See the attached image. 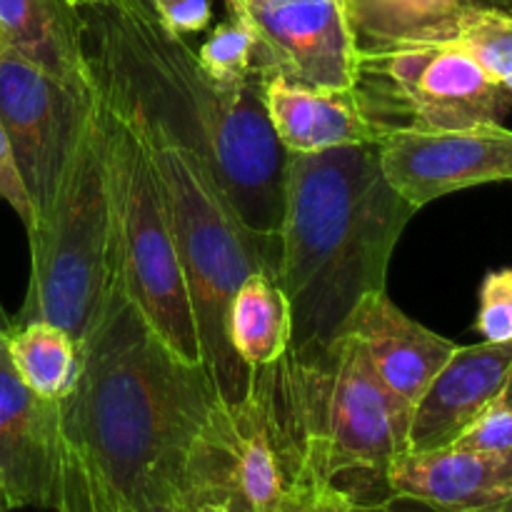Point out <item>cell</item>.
Returning <instances> with one entry per match:
<instances>
[{"mask_svg": "<svg viewBox=\"0 0 512 512\" xmlns=\"http://www.w3.org/2000/svg\"><path fill=\"white\" fill-rule=\"evenodd\" d=\"M498 405H512V340L458 345L415 405L408 453L450 448Z\"/></svg>", "mask_w": 512, "mask_h": 512, "instance_id": "cell-12", "label": "cell"}, {"mask_svg": "<svg viewBox=\"0 0 512 512\" xmlns=\"http://www.w3.org/2000/svg\"><path fill=\"white\" fill-rule=\"evenodd\" d=\"M135 123L145 135L168 210L198 330L200 365L213 380L218 398L230 408L248 398L253 383V370L230 348V300L250 275L268 273L275 278L278 238H260L240 223L213 173L198 155L153 125L138 118Z\"/></svg>", "mask_w": 512, "mask_h": 512, "instance_id": "cell-5", "label": "cell"}, {"mask_svg": "<svg viewBox=\"0 0 512 512\" xmlns=\"http://www.w3.org/2000/svg\"><path fill=\"white\" fill-rule=\"evenodd\" d=\"M10 505H8V498H5L3 488H0V512H8Z\"/></svg>", "mask_w": 512, "mask_h": 512, "instance_id": "cell-32", "label": "cell"}, {"mask_svg": "<svg viewBox=\"0 0 512 512\" xmlns=\"http://www.w3.org/2000/svg\"><path fill=\"white\" fill-rule=\"evenodd\" d=\"M350 93L378 140L395 130L503 125L512 110L510 90L455 45L358 53Z\"/></svg>", "mask_w": 512, "mask_h": 512, "instance_id": "cell-8", "label": "cell"}, {"mask_svg": "<svg viewBox=\"0 0 512 512\" xmlns=\"http://www.w3.org/2000/svg\"><path fill=\"white\" fill-rule=\"evenodd\" d=\"M258 40V73L323 90L355 80L353 30L343 0H225Z\"/></svg>", "mask_w": 512, "mask_h": 512, "instance_id": "cell-10", "label": "cell"}, {"mask_svg": "<svg viewBox=\"0 0 512 512\" xmlns=\"http://www.w3.org/2000/svg\"><path fill=\"white\" fill-rule=\"evenodd\" d=\"M508 90H510V93H512V80H510V83H508Z\"/></svg>", "mask_w": 512, "mask_h": 512, "instance_id": "cell-33", "label": "cell"}, {"mask_svg": "<svg viewBox=\"0 0 512 512\" xmlns=\"http://www.w3.org/2000/svg\"><path fill=\"white\" fill-rule=\"evenodd\" d=\"M385 493L435 512H512V458L458 448L405 453L385 473Z\"/></svg>", "mask_w": 512, "mask_h": 512, "instance_id": "cell-15", "label": "cell"}, {"mask_svg": "<svg viewBox=\"0 0 512 512\" xmlns=\"http://www.w3.org/2000/svg\"><path fill=\"white\" fill-rule=\"evenodd\" d=\"M290 305L273 275L255 273L235 290L228 308V340L250 370L273 365L290 348Z\"/></svg>", "mask_w": 512, "mask_h": 512, "instance_id": "cell-20", "label": "cell"}, {"mask_svg": "<svg viewBox=\"0 0 512 512\" xmlns=\"http://www.w3.org/2000/svg\"><path fill=\"white\" fill-rule=\"evenodd\" d=\"M148 3L153 5L158 18L183 38L208 28L213 15L208 0H148Z\"/></svg>", "mask_w": 512, "mask_h": 512, "instance_id": "cell-28", "label": "cell"}, {"mask_svg": "<svg viewBox=\"0 0 512 512\" xmlns=\"http://www.w3.org/2000/svg\"><path fill=\"white\" fill-rule=\"evenodd\" d=\"M58 478V403L35 395L0 333V488L10 510H53Z\"/></svg>", "mask_w": 512, "mask_h": 512, "instance_id": "cell-13", "label": "cell"}, {"mask_svg": "<svg viewBox=\"0 0 512 512\" xmlns=\"http://www.w3.org/2000/svg\"><path fill=\"white\" fill-rule=\"evenodd\" d=\"M228 15L230 18L215 25L210 38L200 48H195L200 65L205 68V73L225 85L263 78L258 73V40H255L253 30L238 15Z\"/></svg>", "mask_w": 512, "mask_h": 512, "instance_id": "cell-22", "label": "cell"}, {"mask_svg": "<svg viewBox=\"0 0 512 512\" xmlns=\"http://www.w3.org/2000/svg\"><path fill=\"white\" fill-rule=\"evenodd\" d=\"M13 328H15V320L10 318L8 310H5L3 303H0V333L10 335V333H13Z\"/></svg>", "mask_w": 512, "mask_h": 512, "instance_id": "cell-31", "label": "cell"}, {"mask_svg": "<svg viewBox=\"0 0 512 512\" xmlns=\"http://www.w3.org/2000/svg\"><path fill=\"white\" fill-rule=\"evenodd\" d=\"M475 328L488 343L512 340V268L485 275L480 285V310Z\"/></svg>", "mask_w": 512, "mask_h": 512, "instance_id": "cell-25", "label": "cell"}, {"mask_svg": "<svg viewBox=\"0 0 512 512\" xmlns=\"http://www.w3.org/2000/svg\"><path fill=\"white\" fill-rule=\"evenodd\" d=\"M383 175L415 210L458 190L512 180V130H395L378 140Z\"/></svg>", "mask_w": 512, "mask_h": 512, "instance_id": "cell-11", "label": "cell"}, {"mask_svg": "<svg viewBox=\"0 0 512 512\" xmlns=\"http://www.w3.org/2000/svg\"><path fill=\"white\" fill-rule=\"evenodd\" d=\"M0 45L65 83L93 85L80 0H0Z\"/></svg>", "mask_w": 512, "mask_h": 512, "instance_id": "cell-18", "label": "cell"}, {"mask_svg": "<svg viewBox=\"0 0 512 512\" xmlns=\"http://www.w3.org/2000/svg\"><path fill=\"white\" fill-rule=\"evenodd\" d=\"M28 240L30 283L15 323L43 320L83 340L120 283L98 85L58 193L28 230Z\"/></svg>", "mask_w": 512, "mask_h": 512, "instance_id": "cell-6", "label": "cell"}, {"mask_svg": "<svg viewBox=\"0 0 512 512\" xmlns=\"http://www.w3.org/2000/svg\"><path fill=\"white\" fill-rule=\"evenodd\" d=\"M358 53L450 45L485 13L512 15V0H343Z\"/></svg>", "mask_w": 512, "mask_h": 512, "instance_id": "cell-16", "label": "cell"}, {"mask_svg": "<svg viewBox=\"0 0 512 512\" xmlns=\"http://www.w3.org/2000/svg\"><path fill=\"white\" fill-rule=\"evenodd\" d=\"M85 53L105 98L198 155L250 233L278 238L288 150L265 110V78L225 85L148 0H80Z\"/></svg>", "mask_w": 512, "mask_h": 512, "instance_id": "cell-2", "label": "cell"}, {"mask_svg": "<svg viewBox=\"0 0 512 512\" xmlns=\"http://www.w3.org/2000/svg\"><path fill=\"white\" fill-rule=\"evenodd\" d=\"M93 100L95 83L78 88L0 50V120L33 205V223L58 193Z\"/></svg>", "mask_w": 512, "mask_h": 512, "instance_id": "cell-9", "label": "cell"}, {"mask_svg": "<svg viewBox=\"0 0 512 512\" xmlns=\"http://www.w3.org/2000/svg\"><path fill=\"white\" fill-rule=\"evenodd\" d=\"M80 343L83 370L58 403L53 510L235 508L228 408L203 365L175 358L120 283Z\"/></svg>", "mask_w": 512, "mask_h": 512, "instance_id": "cell-1", "label": "cell"}, {"mask_svg": "<svg viewBox=\"0 0 512 512\" xmlns=\"http://www.w3.org/2000/svg\"><path fill=\"white\" fill-rule=\"evenodd\" d=\"M353 495L325 475L300 468L285 485L278 512H350Z\"/></svg>", "mask_w": 512, "mask_h": 512, "instance_id": "cell-24", "label": "cell"}, {"mask_svg": "<svg viewBox=\"0 0 512 512\" xmlns=\"http://www.w3.org/2000/svg\"><path fill=\"white\" fill-rule=\"evenodd\" d=\"M450 448L512 458V405H498L485 413Z\"/></svg>", "mask_w": 512, "mask_h": 512, "instance_id": "cell-26", "label": "cell"}, {"mask_svg": "<svg viewBox=\"0 0 512 512\" xmlns=\"http://www.w3.org/2000/svg\"><path fill=\"white\" fill-rule=\"evenodd\" d=\"M0 200H5L15 210V215L23 220L25 230L33 225V205H30L28 190H25L23 178H20L18 165H15L13 145H10L8 133H5L3 120H0Z\"/></svg>", "mask_w": 512, "mask_h": 512, "instance_id": "cell-27", "label": "cell"}, {"mask_svg": "<svg viewBox=\"0 0 512 512\" xmlns=\"http://www.w3.org/2000/svg\"><path fill=\"white\" fill-rule=\"evenodd\" d=\"M350 512H435L428 505L415 503V500L398 498V495H375V498H353Z\"/></svg>", "mask_w": 512, "mask_h": 512, "instance_id": "cell-29", "label": "cell"}, {"mask_svg": "<svg viewBox=\"0 0 512 512\" xmlns=\"http://www.w3.org/2000/svg\"><path fill=\"white\" fill-rule=\"evenodd\" d=\"M190 512H238L228 500H203V503L193 505Z\"/></svg>", "mask_w": 512, "mask_h": 512, "instance_id": "cell-30", "label": "cell"}, {"mask_svg": "<svg viewBox=\"0 0 512 512\" xmlns=\"http://www.w3.org/2000/svg\"><path fill=\"white\" fill-rule=\"evenodd\" d=\"M450 45L465 50L508 88L512 80V15H480Z\"/></svg>", "mask_w": 512, "mask_h": 512, "instance_id": "cell-23", "label": "cell"}, {"mask_svg": "<svg viewBox=\"0 0 512 512\" xmlns=\"http://www.w3.org/2000/svg\"><path fill=\"white\" fill-rule=\"evenodd\" d=\"M250 390L265 405L285 480L310 468L338 485H365L355 500L368 498L373 485L385 490L388 468L408 453L413 415L380 383L350 333L255 368Z\"/></svg>", "mask_w": 512, "mask_h": 512, "instance_id": "cell-4", "label": "cell"}, {"mask_svg": "<svg viewBox=\"0 0 512 512\" xmlns=\"http://www.w3.org/2000/svg\"><path fill=\"white\" fill-rule=\"evenodd\" d=\"M0 50H3V45H0Z\"/></svg>", "mask_w": 512, "mask_h": 512, "instance_id": "cell-34", "label": "cell"}, {"mask_svg": "<svg viewBox=\"0 0 512 512\" xmlns=\"http://www.w3.org/2000/svg\"><path fill=\"white\" fill-rule=\"evenodd\" d=\"M418 210L383 175L378 143L290 155L275 283L290 305V348L333 343L360 300L383 293Z\"/></svg>", "mask_w": 512, "mask_h": 512, "instance_id": "cell-3", "label": "cell"}, {"mask_svg": "<svg viewBox=\"0 0 512 512\" xmlns=\"http://www.w3.org/2000/svg\"><path fill=\"white\" fill-rule=\"evenodd\" d=\"M228 428L235 508L238 512H278L288 480L265 405L253 390L243 403L228 408Z\"/></svg>", "mask_w": 512, "mask_h": 512, "instance_id": "cell-19", "label": "cell"}, {"mask_svg": "<svg viewBox=\"0 0 512 512\" xmlns=\"http://www.w3.org/2000/svg\"><path fill=\"white\" fill-rule=\"evenodd\" d=\"M265 110L275 138L288 155L378 143V133L363 118L350 90H323L285 78H268Z\"/></svg>", "mask_w": 512, "mask_h": 512, "instance_id": "cell-17", "label": "cell"}, {"mask_svg": "<svg viewBox=\"0 0 512 512\" xmlns=\"http://www.w3.org/2000/svg\"><path fill=\"white\" fill-rule=\"evenodd\" d=\"M340 333L355 335L363 343L380 383L410 415L440 368L458 350L453 340L405 315L385 290L365 295Z\"/></svg>", "mask_w": 512, "mask_h": 512, "instance_id": "cell-14", "label": "cell"}, {"mask_svg": "<svg viewBox=\"0 0 512 512\" xmlns=\"http://www.w3.org/2000/svg\"><path fill=\"white\" fill-rule=\"evenodd\" d=\"M10 360L35 395L45 400L68 398L83 370V343L53 323H15L8 335Z\"/></svg>", "mask_w": 512, "mask_h": 512, "instance_id": "cell-21", "label": "cell"}, {"mask_svg": "<svg viewBox=\"0 0 512 512\" xmlns=\"http://www.w3.org/2000/svg\"><path fill=\"white\" fill-rule=\"evenodd\" d=\"M98 85V83H95ZM103 100L110 200L120 285L165 348L200 365V343L168 210L148 143L133 115Z\"/></svg>", "mask_w": 512, "mask_h": 512, "instance_id": "cell-7", "label": "cell"}]
</instances>
